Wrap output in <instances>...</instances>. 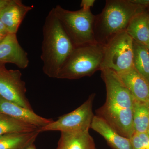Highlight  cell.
<instances>
[{
  "label": "cell",
  "mask_w": 149,
  "mask_h": 149,
  "mask_svg": "<svg viewBox=\"0 0 149 149\" xmlns=\"http://www.w3.org/2000/svg\"><path fill=\"white\" fill-rule=\"evenodd\" d=\"M101 71L106 89V100L103 105L96 111V115L106 121L120 135L130 139L134 133V97L117 73L109 69Z\"/></svg>",
  "instance_id": "cell-1"
},
{
  "label": "cell",
  "mask_w": 149,
  "mask_h": 149,
  "mask_svg": "<svg viewBox=\"0 0 149 149\" xmlns=\"http://www.w3.org/2000/svg\"><path fill=\"white\" fill-rule=\"evenodd\" d=\"M43 35L41 58L43 72L49 77L57 78L74 47L56 17L54 8L46 17Z\"/></svg>",
  "instance_id": "cell-2"
},
{
  "label": "cell",
  "mask_w": 149,
  "mask_h": 149,
  "mask_svg": "<svg viewBox=\"0 0 149 149\" xmlns=\"http://www.w3.org/2000/svg\"><path fill=\"white\" fill-rule=\"evenodd\" d=\"M130 0H107L100 13L95 15L94 37L96 42L104 46L116 35L125 31L131 19L146 9Z\"/></svg>",
  "instance_id": "cell-3"
},
{
  "label": "cell",
  "mask_w": 149,
  "mask_h": 149,
  "mask_svg": "<svg viewBox=\"0 0 149 149\" xmlns=\"http://www.w3.org/2000/svg\"><path fill=\"white\" fill-rule=\"evenodd\" d=\"M104 46L98 43L75 47L57 78L74 80L91 76L101 70Z\"/></svg>",
  "instance_id": "cell-4"
},
{
  "label": "cell",
  "mask_w": 149,
  "mask_h": 149,
  "mask_svg": "<svg viewBox=\"0 0 149 149\" xmlns=\"http://www.w3.org/2000/svg\"><path fill=\"white\" fill-rule=\"evenodd\" d=\"M55 14L61 27L75 47L97 43L94 37L95 15L91 10L71 11L60 5L54 8Z\"/></svg>",
  "instance_id": "cell-5"
},
{
  "label": "cell",
  "mask_w": 149,
  "mask_h": 149,
  "mask_svg": "<svg viewBox=\"0 0 149 149\" xmlns=\"http://www.w3.org/2000/svg\"><path fill=\"white\" fill-rule=\"evenodd\" d=\"M133 68V40L126 31H123L104 45L101 71L109 69L119 74Z\"/></svg>",
  "instance_id": "cell-6"
},
{
  "label": "cell",
  "mask_w": 149,
  "mask_h": 149,
  "mask_svg": "<svg viewBox=\"0 0 149 149\" xmlns=\"http://www.w3.org/2000/svg\"><path fill=\"white\" fill-rule=\"evenodd\" d=\"M95 94L93 93L80 106L73 111L62 116L56 121L39 128L41 133L45 131H59L65 133L89 131L95 115L93 104Z\"/></svg>",
  "instance_id": "cell-7"
},
{
  "label": "cell",
  "mask_w": 149,
  "mask_h": 149,
  "mask_svg": "<svg viewBox=\"0 0 149 149\" xmlns=\"http://www.w3.org/2000/svg\"><path fill=\"white\" fill-rule=\"evenodd\" d=\"M18 70H8L4 64H0V97L33 110L26 97L25 82L22 80Z\"/></svg>",
  "instance_id": "cell-8"
},
{
  "label": "cell",
  "mask_w": 149,
  "mask_h": 149,
  "mask_svg": "<svg viewBox=\"0 0 149 149\" xmlns=\"http://www.w3.org/2000/svg\"><path fill=\"white\" fill-rule=\"evenodd\" d=\"M11 63L21 69L29 64L28 54L18 42L16 34L8 33L0 42V64Z\"/></svg>",
  "instance_id": "cell-9"
},
{
  "label": "cell",
  "mask_w": 149,
  "mask_h": 149,
  "mask_svg": "<svg viewBox=\"0 0 149 149\" xmlns=\"http://www.w3.org/2000/svg\"><path fill=\"white\" fill-rule=\"evenodd\" d=\"M0 113L8 116L22 122L42 128L54 120L42 117L35 113L33 110L25 108L0 97Z\"/></svg>",
  "instance_id": "cell-10"
},
{
  "label": "cell",
  "mask_w": 149,
  "mask_h": 149,
  "mask_svg": "<svg viewBox=\"0 0 149 149\" xmlns=\"http://www.w3.org/2000/svg\"><path fill=\"white\" fill-rule=\"evenodd\" d=\"M33 8L20 0H11L0 11V19L9 33L16 34L27 13Z\"/></svg>",
  "instance_id": "cell-11"
},
{
  "label": "cell",
  "mask_w": 149,
  "mask_h": 149,
  "mask_svg": "<svg viewBox=\"0 0 149 149\" xmlns=\"http://www.w3.org/2000/svg\"><path fill=\"white\" fill-rule=\"evenodd\" d=\"M117 74L135 100L149 102V83L134 68Z\"/></svg>",
  "instance_id": "cell-12"
},
{
  "label": "cell",
  "mask_w": 149,
  "mask_h": 149,
  "mask_svg": "<svg viewBox=\"0 0 149 149\" xmlns=\"http://www.w3.org/2000/svg\"><path fill=\"white\" fill-rule=\"evenodd\" d=\"M91 128L102 136L113 149H133L130 139L120 135L103 119L95 115Z\"/></svg>",
  "instance_id": "cell-13"
},
{
  "label": "cell",
  "mask_w": 149,
  "mask_h": 149,
  "mask_svg": "<svg viewBox=\"0 0 149 149\" xmlns=\"http://www.w3.org/2000/svg\"><path fill=\"white\" fill-rule=\"evenodd\" d=\"M148 17L149 11L147 8L131 19L125 30L133 41L141 43L148 48L149 45Z\"/></svg>",
  "instance_id": "cell-14"
},
{
  "label": "cell",
  "mask_w": 149,
  "mask_h": 149,
  "mask_svg": "<svg viewBox=\"0 0 149 149\" xmlns=\"http://www.w3.org/2000/svg\"><path fill=\"white\" fill-rule=\"evenodd\" d=\"M56 149H96L89 131L78 133L61 132Z\"/></svg>",
  "instance_id": "cell-15"
},
{
  "label": "cell",
  "mask_w": 149,
  "mask_h": 149,
  "mask_svg": "<svg viewBox=\"0 0 149 149\" xmlns=\"http://www.w3.org/2000/svg\"><path fill=\"white\" fill-rule=\"evenodd\" d=\"M40 132L12 133L0 136V149H24L34 142Z\"/></svg>",
  "instance_id": "cell-16"
},
{
  "label": "cell",
  "mask_w": 149,
  "mask_h": 149,
  "mask_svg": "<svg viewBox=\"0 0 149 149\" xmlns=\"http://www.w3.org/2000/svg\"><path fill=\"white\" fill-rule=\"evenodd\" d=\"M133 66L149 83V49L133 40Z\"/></svg>",
  "instance_id": "cell-17"
},
{
  "label": "cell",
  "mask_w": 149,
  "mask_h": 149,
  "mask_svg": "<svg viewBox=\"0 0 149 149\" xmlns=\"http://www.w3.org/2000/svg\"><path fill=\"white\" fill-rule=\"evenodd\" d=\"M133 120L134 133H146L149 121V102L134 99Z\"/></svg>",
  "instance_id": "cell-18"
},
{
  "label": "cell",
  "mask_w": 149,
  "mask_h": 149,
  "mask_svg": "<svg viewBox=\"0 0 149 149\" xmlns=\"http://www.w3.org/2000/svg\"><path fill=\"white\" fill-rule=\"evenodd\" d=\"M38 129L39 128L35 125L0 113V136L8 133L34 132Z\"/></svg>",
  "instance_id": "cell-19"
},
{
  "label": "cell",
  "mask_w": 149,
  "mask_h": 149,
  "mask_svg": "<svg viewBox=\"0 0 149 149\" xmlns=\"http://www.w3.org/2000/svg\"><path fill=\"white\" fill-rule=\"evenodd\" d=\"M130 139L133 149H149V136L147 132H135Z\"/></svg>",
  "instance_id": "cell-20"
},
{
  "label": "cell",
  "mask_w": 149,
  "mask_h": 149,
  "mask_svg": "<svg viewBox=\"0 0 149 149\" xmlns=\"http://www.w3.org/2000/svg\"><path fill=\"white\" fill-rule=\"evenodd\" d=\"M95 0H82L80 7L81 8L85 10H91V8L95 3Z\"/></svg>",
  "instance_id": "cell-21"
},
{
  "label": "cell",
  "mask_w": 149,
  "mask_h": 149,
  "mask_svg": "<svg viewBox=\"0 0 149 149\" xmlns=\"http://www.w3.org/2000/svg\"><path fill=\"white\" fill-rule=\"evenodd\" d=\"M132 3L142 6L146 8H149V0H130Z\"/></svg>",
  "instance_id": "cell-22"
},
{
  "label": "cell",
  "mask_w": 149,
  "mask_h": 149,
  "mask_svg": "<svg viewBox=\"0 0 149 149\" xmlns=\"http://www.w3.org/2000/svg\"><path fill=\"white\" fill-rule=\"evenodd\" d=\"M8 32L0 19V36H6Z\"/></svg>",
  "instance_id": "cell-23"
},
{
  "label": "cell",
  "mask_w": 149,
  "mask_h": 149,
  "mask_svg": "<svg viewBox=\"0 0 149 149\" xmlns=\"http://www.w3.org/2000/svg\"><path fill=\"white\" fill-rule=\"evenodd\" d=\"M10 1L11 0H0V11L9 3Z\"/></svg>",
  "instance_id": "cell-24"
},
{
  "label": "cell",
  "mask_w": 149,
  "mask_h": 149,
  "mask_svg": "<svg viewBox=\"0 0 149 149\" xmlns=\"http://www.w3.org/2000/svg\"><path fill=\"white\" fill-rule=\"evenodd\" d=\"M24 149H36L35 144L32 143Z\"/></svg>",
  "instance_id": "cell-25"
},
{
  "label": "cell",
  "mask_w": 149,
  "mask_h": 149,
  "mask_svg": "<svg viewBox=\"0 0 149 149\" xmlns=\"http://www.w3.org/2000/svg\"><path fill=\"white\" fill-rule=\"evenodd\" d=\"M149 11V17H148V36H149V45L148 48L149 49V8H147Z\"/></svg>",
  "instance_id": "cell-26"
},
{
  "label": "cell",
  "mask_w": 149,
  "mask_h": 149,
  "mask_svg": "<svg viewBox=\"0 0 149 149\" xmlns=\"http://www.w3.org/2000/svg\"><path fill=\"white\" fill-rule=\"evenodd\" d=\"M5 36H0V42H1L2 40L3 39V38H4Z\"/></svg>",
  "instance_id": "cell-27"
},
{
  "label": "cell",
  "mask_w": 149,
  "mask_h": 149,
  "mask_svg": "<svg viewBox=\"0 0 149 149\" xmlns=\"http://www.w3.org/2000/svg\"><path fill=\"white\" fill-rule=\"evenodd\" d=\"M147 133H148V135L149 136V121L148 123V130H147Z\"/></svg>",
  "instance_id": "cell-28"
},
{
  "label": "cell",
  "mask_w": 149,
  "mask_h": 149,
  "mask_svg": "<svg viewBox=\"0 0 149 149\" xmlns=\"http://www.w3.org/2000/svg\"></svg>",
  "instance_id": "cell-29"
}]
</instances>
